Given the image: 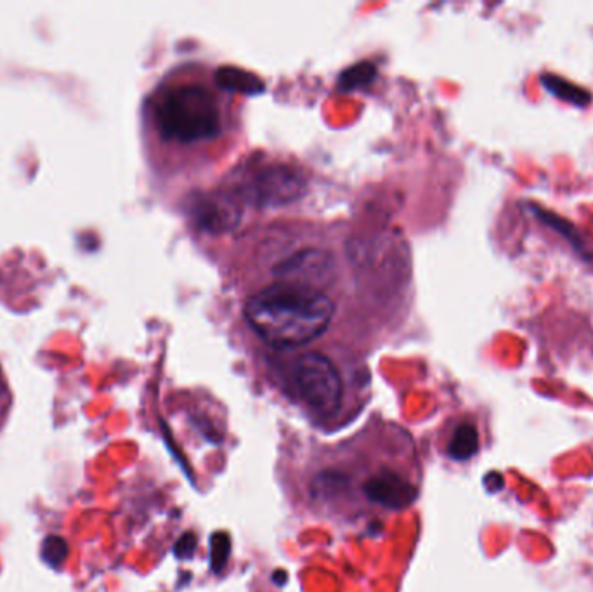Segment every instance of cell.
Here are the masks:
<instances>
[{"instance_id":"obj_4","label":"cell","mask_w":593,"mask_h":592,"mask_svg":"<svg viewBox=\"0 0 593 592\" xmlns=\"http://www.w3.org/2000/svg\"><path fill=\"white\" fill-rule=\"evenodd\" d=\"M285 395L314 419L332 421L346 407L347 386L339 365L320 351H299L273 360Z\"/></svg>"},{"instance_id":"obj_7","label":"cell","mask_w":593,"mask_h":592,"mask_svg":"<svg viewBox=\"0 0 593 592\" xmlns=\"http://www.w3.org/2000/svg\"><path fill=\"white\" fill-rule=\"evenodd\" d=\"M191 218L207 233H224L235 228L242 216V207L233 193L200 195L191 205Z\"/></svg>"},{"instance_id":"obj_5","label":"cell","mask_w":593,"mask_h":592,"mask_svg":"<svg viewBox=\"0 0 593 592\" xmlns=\"http://www.w3.org/2000/svg\"><path fill=\"white\" fill-rule=\"evenodd\" d=\"M306 190V179L295 167L283 164L259 165L248 169L235 183V195L255 207L292 204Z\"/></svg>"},{"instance_id":"obj_11","label":"cell","mask_w":593,"mask_h":592,"mask_svg":"<svg viewBox=\"0 0 593 592\" xmlns=\"http://www.w3.org/2000/svg\"><path fill=\"white\" fill-rule=\"evenodd\" d=\"M535 214L541 219V221H543V223L548 224L550 228H555V230L559 231V233H562V235H566L564 238H567V240H569V242H571V244H573L576 249L580 250V252H583V249H585L583 240H581L580 235L576 233V230H574L573 226L569 224V221L566 223V221H562V219L557 218V216L552 214V212L543 211V209H535Z\"/></svg>"},{"instance_id":"obj_2","label":"cell","mask_w":593,"mask_h":592,"mask_svg":"<svg viewBox=\"0 0 593 592\" xmlns=\"http://www.w3.org/2000/svg\"><path fill=\"white\" fill-rule=\"evenodd\" d=\"M337 304L328 290L271 282L243 304V318L259 341L273 349L302 348L330 329Z\"/></svg>"},{"instance_id":"obj_3","label":"cell","mask_w":593,"mask_h":592,"mask_svg":"<svg viewBox=\"0 0 593 592\" xmlns=\"http://www.w3.org/2000/svg\"><path fill=\"white\" fill-rule=\"evenodd\" d=\"M153 125L158 138L179 153L214 148L228 131V105L205 80H172L153 99Z\"/></svg>"},{"instance_id":"obj_9","label":"cell","mask_w":593,"mask_h":592,"mask_svg":"<svg viewBox=\"0 0 593 592\" xmlns=\"http://www.w3.org/2000/svg\"><path fill=\"white\" fill-rule=\"evenodd\" d=\"M541 84L547 89L548 93L555 94L557 98L564 99L567 103L576 106H587L592 101V94L587 89L576 86L573 82L552 75V73H543L541 75Z\"/></svg>"},{"instance_id":"obj_1","label":"cell","mask_w":593,"mask_h":592,"mask_svg":"<svg viewBox=\"0 0 593 592\" xmlns=\"http://www.w3.org/2000/svg\"><path fill=\"white\" fill-rule=\"evenodd\" d=\"M418 490L415 443L391 422L314 450L299 474L302 500L325 520L392 516L413 506Z\"/></svg>"},{"instance_id":"obj_8","label":"cell","mask_w":593,"mask_h":592,"mask_svg":"<svg viewBox=\"0 0 593 592\" xmlns=\"http://www.w3.org/2000/svg\"><path fill=\"white\" fill-rule=\"evenodd\" d=\"M479 431L476 424L469 421L460 422L451 431L446 445V454L450 455L453 461H469L479 452Z\"/></svg>"},{"instance_id":"obj_6","label":"cell","mask_w":593,"mask_h":592,"mask_svg":"<svg viewBox=\"0 0 593 592\" xmlns=\"http://www.w3.org/2000/svg\"><path fill=\"white\" fill-rule=\"evenodd\" d=\"M269 273L273 282L302 283L328 290L339 277V261L332 250L318 245H297L278 254Z\"/></svg>"},{"instance_id":"obj_10","label":"cell","mask_w":593,"mask_h":592,"mask_svg":"<svg viewBox=\"0 0 593 592\" xmlns=\"http://www.w3.org/2000/svg\"><path fill=\"white\" fill-rule=\"evenodd\" d=\"M42 560L46 561L47 565L53 566V568H61L68 558V544L65 539L61 537H47L42 544Z\"/></svg>"},{"instance_id":"obj_12","label":"cell","mask_w":593,"mask_h":592,"mask_svg":"<svg viewBox=\"0 0 593 592\" xmlns=\"http://www.w3.org/2000/svg\"><path fill=\"white\" fill-rule=\"evenodd\" d=\"M229 556V537L226 533H217L212 539V568L221 572L222 566L226 565Z\"/></svg>"},{"instance_id":"obj_13","label":"cell","mask_w":593,"mask_h":592,"mask_svg":"<svg viewBox=\"0 0 593 592\" xmlns=\"http://www.w3.org/2000/svg\"><path fill=\"white\" fill-rule=\"evenodd\" d=\"M4 391H6V384H4V377H2V370H0V398L4 396Z\"/></svg>"}]
</instances>
